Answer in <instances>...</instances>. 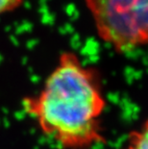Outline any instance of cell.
I'll return each instance as SVG.
<instances>
[{
	"mask_svg": "<svg viewBox=\"0 0 148 149\" xmlns=\"http://www.w3.org/2000/svg\"><path fill=\"white\" fill-rule=\"evenodd\" d=\"M100 38L117 51L148 44V0H86Z\"/></svg>",
	"mask_w": 148,
	"mask_h": 149,
	"instance_id": "cell-2",
	"label": "cell"
},
{
	"mask_svg": "<svg viewBox=\"0 0 148 149\" xmlns=\"http://www.w3.org/2000/svg\"><path fill=\"white\" fill-rule=\"evenodd\" d=\"M122 149H148V119L130 132Z\"/></svg>",
	"mask_w": 148,
	"mask_h": 149,
	"instance_id": "cell-3",
	"label": "cell"
},
{
	"mask_svg": "<svg viewBox=\"0 0 148 149\" xmlns=\"http://www.w3.org/2000/svg\"><path fill=\"white\" fill-rule=\"evenodd\" d=\"M22 0H0V15L17 8Z\"/></svg>",
	"mask_w": 148,
	"mask_h": 149,
	"instance_id": "cell-4",
	"label": "cell"
},
{
	"mask_svg": "<svg viewBox=\"0 0 148 149\" xmlns=\"http://www.w3.org/2000/svg\"><path fill=\"white\" fill-rule=\"evenodd\" d=\"M26 115L63 149H90L105 141L107 102L95 69L73 52L61 54L39 93L22 100Z\"/></svg>",
	"mask_w": 148,
	"mask_h": 149,
	"instance_id": "cell-1",
	"label": "cell"
}]
</instances>
